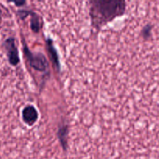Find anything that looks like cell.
Here are the masks:
<instances>
[{"label": "cell", "instance_id": "cell-1", "mask_svg": "<svg viewBox=\"0 0 159 159\" xmlns=\"http://www.w3.org/2000/svg\"><path fill=\"white\" fill-rule=\"evenodd\" d=\"M125 2L123 0H94L91 2L92 23L99 28L124 13Z\"/></svg>", "mask_w": 159, "mask_h": 159}, {"label": "cell", "instance_id": "cell-2", "mask_svg": "<svg viewBox=\"0 0 159 159\" xmlns=\"http://www.w3.org/2000/svg\"><path fill=\"white\" fill-rule=\"evenodd\" d=\"M24 54L26 55V58L29 61L30 66L33 67L34 69L37 70L39 71H46L47 68H48V64L46 57L43 54H33L29 51V49H28L26 45L24 46Z\"/></svg>", "mask_w": 159, "mask_h": 159}, {"label": "cell", "instance_id": "cell-3", "mask_svg": "<svg viewBox=\"0 0 159 159\" xmlns=\"http://www.w3.org/2000/svg\"><path fill=\"white\" fill-rule=\"evenodd\" d=\"M5 48L7 51L8 58L11 65H16L20 61L17 48L15 44V40L12 37H9L5 41Z\"/></svg>", "mask_w": 159, "mask_h": 159}, {"label": "cell", "instance_id": "cell-4", "mask_svg": "<svg viewBox=\"0 0 159 159\" xmlns=\"http://www.w3.org/2000/svg\"><path fill=\"white\" fill-rule=\"evenodd\" d=\"M38 118L37 110L33 106H26L23 110V120L24 123L32 126L36 123Z\"/></svg>", "mask_w": 159, "mask_h": 159}, {"label": "cell", "instance_id": "cell-5", "mask_svg": "<svg viewBox=\"0 0 159 159\" xmlns=\"http://www.w3.org/2000/svg\"><path fill=\"white\" fill-rule=\"evenodd\" d=\"M47 45H48V51H49L50 55H51V58L52 60L53 63L55 65L57 69L58 70L60 68V64H59V59H58V55L57 54V51H56L55 48H54V45H53V42L51 39H48L47 40Z\"/></svg>", "mask_w": 159, "mask_h": 159}, {"label": "cell", "instance_id": "cell-6", "mask_svg": "<svg viewBox=\"0 0 159 159\" xmlns=\"http://www.w3.org/2000/svg\"><path fill=\"white\" fill-rule=\"evenodd\" d=\"M58 136L59 139L61 142L62 147H63L64 150H65L67 147V136H68V127L67 126L61 127L58 131Z\"/></svg>", "mask_w": 159, "mask_h": 159}, {"label": "cell", "instance_id": "cell-7", "mask_svg": "<svg viewBox=\"0 0 159 159\" xmlns=\"http://www.w3.org/2000/svg\"><path fill=\"white\" fill-rule=\"evenodd\" d=\"M30 15H31V20H30L31 29H32L34 32H38L40 27V20H39L38 16L33 12H30Z\"/></svg>", "mask_w": 159, "mask_h": 159}, {"label": "cell", "instance_id": "cell-8", "mask_svg": "<svg viewBox=\"0 0 159 159\" xmlns=\"http://www.w3.org/2000/svg\"><path fill=\"white\" fill-rule=\"evenodd\" d=\"M152 24H147L146 26H144V28L141 30V35H142L143 38L144 40H148L151 37H152Z\"/></svg>", "mask_w": 159, "mask_h": 159}, {"label": "cell", "instance_id": "cell-9", "mask_svg": "<svg viewBox=\"0 0 159 159\" xmlns=\"http://www.w3.org/2000/svg\"><path fill=\"white\" fill-rule=\"evenodd\" d=\"M19 15H20V18L24 19L25 17L30 15V11H19Z\"/></svg>", "mask_w": 159, "mask_h": 159}, {"label": "cell", "instance_id": "cell-10", "mask_svg": "<svg viewBox=\"0 0 159 159\" xmlns=\"http://www.w3.org/2000/svg\"><path fill=\"white\" fill-rule=\"evenodd\" d=\"M14 3H15L16 5H17V6H21V5H23L25 3L24 1H20V2H14Z\"/></svg>", "mask_w": 159, "mask_h": 159}, {"label": "cell", "instance_id": "cell-11", "mask_svg": "<svg viewBox=\"0 0 159 159\" xmlns=\"http://www.w3.org/2000/svg\"><path fill=\"white\" fill-rule=\"evenodd\" d=\"M0 17H1V11H0Z\"/></svg>", "mask_w": 159, "mask_h": 159}]
</instances>
